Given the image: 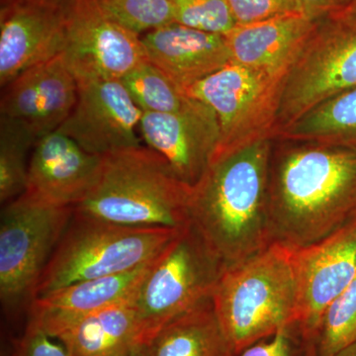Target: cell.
Masks as SVG:
<instances>
[{
  "mask_svg": "<svg viewBox=\"0 0 356 356\" xmlns=\"http://www.w3.org/2000/svg\"><path fill=\"white\" fill-rule=\"evenodd\" d=\"M273 242L294 250L325 240L356 220V147L302 143L271 158Z\"/></svg>",
  "mask_w": 356,
  "mask_h": 356,
  "instance_id": "1",
  "label": "cell"
},
{
  "mask_svg": "<svg viewBox=\"0 0 356 356\" xmlns=\"http://www.w3.org/2000/svg\"><path fill=\"white\" fill-rule=\"evenodd\" d=\"M271 140L214 159L192 187L189 222L225 268L273 243L268 208Z\"/></svg>",
  "mask_w": 356,
  "mask_h": 356,
  "instance_id": "2",
  "label": "cell"
},
{
  "mask_svg": "<svg viewBox=\"0 0 356 356\" xmlns=\"http://www.w3.org/2000/svg\"><path fill=\"white\" fill-rule=\"evenodd\" d=\"M191 192L151 147H129L103 156L97 182L74 210L123 226L182 229Z\"/></svg>",
  "mask_w": 356,
  "mask_h": 356,
  "instance_id": "3",
  "label": "cell"
},
{
  "mask_svg": "<svg viewBox=\"0 0 356 356\" xmlns=\"http://www.w3.org/2000/svg\"><path fill=\"white\" fill-rule=\"evenodd\" d=\"M294 254L273 242L222 271L212 301L234 355L296 322Z\"/></svg>",
  "mask_w": 356,
  "mask_h": 356,
  "instance_id": "4",
  "label": "cell"
},
{
  "mask_svg": "<svg viewBox=\"0 0 356 356\" xmlns=\"http://www.w3.org/2000/svg\"><path fill=\"white\" fill-rule=\"evenodd\" d=\"M182 229L123 226L74 210L40 278L35 297L144 266L161 254Z\"/></svg>",
  "mask_w": 356,
  "mask_h": 356,
  "instance_id": "5",
  "label": "cell"
},
{
  "mask_svg": "<svg viewBox=\"0 0 356 356\" xmlns=\"http://www.w3.org/2000/svg\"><path fill=\"white\" fill-rule=\"evenodd\" d=\"M356 88V2L317 19L283 83L276 134Z\"/></svg>",
  "mask_w": 356,
  "mask_h": 356,
  "instance_id": "6",
  "label": "cell"
},
{
  "mask_svg": "<svg viewBox=\"0 0 356 356\" xmlns=\"http://www.w3.org/2000/svg\"><path fill=\"white\" fill-rule=\"evenodd\" d=\"M225 266L189 222L152 262L134 299L146 336L212 298Z\"/></svg>",
  "mask_w": 356,
  "mask_h": 356,
  "instance_id": "7",
  "label": "cell"
},
{
  "mask_svg": "<svg viewBox=\"0 0 356 356\" xmlns=\"http://www.w3.org/2000/svg\"><path fill=\"white\" fill-rule=\"evenodd\" d=\"M74 215V207L38 202L22 194L0 218V299L6 311L29 308L37 285Z\"/></svg>",
  "mask_w": 356,
  "mask_h": 356,
  "instance_id": "8",
  "label": "cell"
},
{
  "mask_svg": "<svg viewBox=\"0 0 356 356\" xmlns=\"http://www.w3.org/2000/svg\"><path fill=\"white\" fill-rule=\"evenodd\" d=\"M284 79L231 63L187 89L216 114L219 143L213 161L275 137Z\"/></svg>",
  "mask_w": 356,
  "mask_h": 356,
  "instance_id": "9",
  "label": "cell"
},
{
  "mask_svg": "<svg viewBox=\"0 0 356 356\" xmlns=\"http://www.w3.org/2000/svg\"><path fill=\"white\" fill-rule=\"evenodd\" d=\"M77 83L121 79L147 60L140 36L112 20L97 0H69L63 51Z\"/></svg>",
  "mask_w": 356,
  "mask_h": 356,
  "instance_id": "10",
  "label": "cell"
},
{
  "mask_svg": "<svg viewBox=\"0 0 356 356\" xmlns=\"http://www.w3.org/2000/svg\"><path fill=\"white\" fill-rule=\"evenodd\" d=\"M294 257L296 323L316 353L325 311L356 277V220L321 242L295 250Z\"/></svg>",
  "mask_w": 356,
  "mask_h": 356,
  "instance_id": "11",
  "label": "cell"
},
{
  "mask_svg": "<svg viewBox=\"0 0 356 356\" xmlns=\"http://www.w3.org/2000/svg\"><path fill=\"white\" fill-rule=\"evenodd\" d=\"M77 83L76 106L58 130L98 156L142 146L138 132L143 111L121 79Z\"/></svg>",
  "mask_w": 356,
  "mask_h": 356,
  "instance_id": "12",
  "label": "cell"
},
{
  "mask_svg": "<svg viewBox=\"0 0 356 356\" xmlns=\"http://www.w3.org/2000/svg\"><path fill=\"white\" fill-rule=\"evenodd\" d=\"M69 1V0H67ZM67 2L17 0L0 10V86L64 51Z\"/></svg>",
  "mask_w": 356,
  "mask_h": 356,
  "instance_id": "13",
  "label": "cell"
},
{
  "mask_svg": "<svg viewBox=\"0 0 356 356\" xmlns=\"http://www.w3.org/2000/svg\"><path fill=\"white\" fill-rule=\"evenodd\" d=\"M140 133L147 146L163 156L191 187L205 175L219 143L216 114L199 100L175 113L143 112Z\"/></svg>",
  "mask_w": 356,
  "mask_h": 356,
  "instance_id": "14",
  "label": "cell"
},
{
  "mask_svg": "<svg viewBox=\"0 0 356 356\" xmlns=\"http://www.w3.org/2000/svg\"><path fill=\"white\" fill-rule=\"evenodd\" d=\"M103 156L88 153L69 136L54 131L37 140L28 168V197L60 207H74L95 187Z\"/></svg>",
  "mask_w": 356,
  "mask_h": 356,
  "instance_id": "15",
  "label": "cell"
},
{
  "mask_svg": "<svg viewBox=\"0 0 356 356\" xmlns=\"http://www.w3.org/2000/svg\"><path fill=\"white\" fill-rule=\"evenodd\" d=\"M79 83L64 55L35 65L4 88L1 116L24 124L37 139L58 130L76 106Z\"/></svg>",
  "mask_w": 356,
  "mask_h": 356,
  "instance_id": "16",
  "label": "cell"
},
{
  "mask_svg": "<svg viewBox=\"0 0 356 356\" xmlns=\"http://www.w3.org/2000/svg\"><path fill=\"white\" fill-rule=\"evenodd\" d=\"M147 60L187 89L232 63L224 35L172 23L140 37Z\"/></svg>",
  "mask_w": 356,
  "mask_h": 356,
  "instance_id": "17",
  "label": "cell"
},
{
  "mask_svg": "<svg viewBox=\"0 0 356 356\" xmlns=\"http://www.w3.org/2000/svg\"><path fill=\"white\" fill-rule=\"evenodd\" d=\"M153 261L127 273L79 281L39 295L28 308V324L49 334L76 318L134 299Z\"/></svg>",
  "mask_w": 356,
  "mask_h": 356,
  "instance_id": "18",
  "label": "cell"
},
{
  "mask_svg": "<svg viewBox=\"0 0 356 356\" xmlns=\"http://www.w3.org/2000/svg\"><path fill=\"white\" fill-rule=\"evenodd\" d=\"M316 22L305 14L294 13L236 25L224 35L232 63L285 77Z\"/></svg>",
  "mask_w": 356,
  "mask_h": 356,
  "instance_id": "19",
  "label": "cell"
},
{
  "mask_svg": "<svg viewBox=\"0 0 356 356\" xmlns=\"http://www.w3.org/2000/svg\"><path fill=\"white\" fill-rule=\"evenodd\" d=\"M134 299L67 323L49 336L64 344L72 356H113L147 343Z\"/></svg>",
  "mask_w": 356,
  "mask_h": 356,
  "instance_id": "20",
  "label": "cell"
},
{
  "mask_svg": "<svg viewBox=\"0 0 356 356\" xmlns=\"http://www.w3.org/2000/svg\"><path fill=\"white\" fill-rule=\"evenodd\" d=\"M147 344L149 356H234L212 298L173 318Z\"/></svg>",
  "mask_w": 356,
  "mask_h": 356,
  "instance_id": "21",
  "label": "cell"
},
{
  "mask_svg": "<svg viewBox=\"0 0 356 356\" xmlns=\"http://www.w3.org/2000/svg\"><path fill=\"white\" fill-rule=\"evenodd\" d=\"M276 137L293 142L356 147V88L307 112Z\"/></svg>",
  "mask_w": 356,
  "mask_h": 356,
  "instance_id": "22",
  "label": "cell"
},
{
  "mask_svg": "<svg viewBox=\"0 0 356 356\" xmlns=\"http://www.w3.org/2000/svg\"><path fill=\"white\" fill-rule=\"evenodd\" d=\"M121 81L138 107L147 113L184 111L196 102L147 60L122 77Z\"/></svg>",
  "mask_w": 356,
  "mask_h": 356,
  "instance_id": "23",
  "label": "cell"
},
{
  "mask_svg": "<svg viewBox=\"0 0 356 356\" xmlns=\"http://www.w3.org/2000/svg\"><path fill=\"white\" fill-rule=\"evenodd\" d=\"M37 139L24 124L0 116V201L2 205L26 191L30 158Z\"/></svg>",
  "mask_w": 356,
  "mask_h": 356,
  "instance_id": "24",
  "label": "cell"
},
{
  "mask_svg": "<svg viewBox=\"0 0 356 356\" xmlns=\"http://www.w3.org/2000/svg\"><path fill=\"white\" fill-rule=\"evenodd\" d=\"M356 341V277L325 311L316 355L332 356Z\"/></svg>",
  "mask_w": 356,
  "mask_h": 356,
  "instance_id": "25",
  "label": "cell"
},
{
  "mask_svg": "<svg viewBox=\"0 0 356 356\" xmlns=\"http://www.w3.org/2000/svg\"><path fill=\"white\" fill-rule=\"evenodd\" d=\"M97 1L107 16L138 36L175 22L170 0Z\"/></svg>",
  "mask_w": 356,
  "mask_h": 356,
  "instance_id": "26",
  "label": "cell"
},
{
  "mask_svg": "<svg viewBox=\"0 0 356 356\" xmlns=\"http://www.w3.org/2000/svg\"><path fill=\"white\" fill-rule=\"evenodd\" d=\"M175 22L201 30L226 35L236 27L228 0H170Z\"/></svg>",
  "mask_w": 356,
  "mask_h": 356,
  "instance_id": "27",
  "label": "cell"
},
{
  "mask_svg": "<svg viewBox=\"0 0 356 356\" xmlns=\"http://www.w3.org/2000/svg\"><path fill=\"white\" fill-rule=\"evenodd\" d=\"M234 356H316V353L294 322Z\"/></svg>",
  "mask_w": 356,
  "mask_h": 356,
  "instance_id": "28",
  "label": "cell"
},
{
  "mask_svg": "<svg viewBox=\"0 0 356 356\" xmlns=\"http://www.w3.org/2000/svg\"><path fill=\"white\" fill-rule=\"evenodd\" d=\"M236 25L261 22L284 14L300 13L296 0H228Z\"/></svg>",
  "mask_w": 356,
  "mask_h": 356,
  "instance_id": "29",
  "label": "cell"
},
{
  "mask_svg": "<svg viewBox=\"0 0 356 356\" xmlns=\"http://www.w3.org/2000/svg\"><path fill=\"white\" fill-rule=\"evenodd\" d=\"M11 356H72L67 348L55 337L38 327L27 325L24 334L14 343Z\"/></svg>",
  "mask_w": 356,
  "mask_h": 356,
  "instance_id": "30",
  "label": "cell"
},
{
  "mask_svg": "<svg viewBox=\"0 0 356 356\" xmlns=\"http://www.w3.org/2000/svg\"><path fill=\"white\" fill-rule=\"evenodd\" d=\"M300 13L312 19H320L327 14L350 6L353 0H296Z\"/></svg>",
  "mask_w": 356,
  "mask_h": 356,
  "instance_id": "31",
  "label": "cell"
},
{
  "mask_svg": "<svg viewBox=\"0 0 356 356\" xmlns=\"http://www.w3.org/2000/svg\"><path fill=\"white\" fill-rule=\"evenodd\" d=\"M113 356H149V355L147 344L143 343Z\"/></svg>",
  "mask_w": 356,
  "mask_h": 356,
  "instance_id": "32",
  "label": "cell"
},
{
  "mask_svg": "<svg viewBox=\"0 0 356 356\" xmlns=\"http://www.w3.org/2000/svg\"><path fill=\"white\" fill-rule=\"evenodd\" d=\"M332 356H356V341Z\"/></svg>",
  "mask_w": 356,
  "mask_h": 356,
  "instance_id": "33",
  "label": "cell"
},
{
  "mask_svg": "<svg viewBox=\"0 0 356 356\" xmlns=\"http://www.w3.org/2000/svg\"><path fill=\"white\" fill-rule=\"evenodd\" d=\"M17 1V0H1V6H6V4L11 3V2ZM56 1L67 2V0H56Z\"/></svg>",
  "mask_w": 356,
  "mask_h": 356,
  "instance_id": "34",
  "label": "cell"
},
{
  "mask_svg": "<svg viewBox=\"0 0 356 356\" xmlns=\"http://www.w3.org/2000/svg\"><path fill=\"white\" fill-rule=\"evenodd\" d=\"M353 2H356V0H353Z\"/></svg>",
  "mask_w": 356,
  "mask_h": 356,
  "instance_id": "35",
  "label": "cell"
}]
</instances>
